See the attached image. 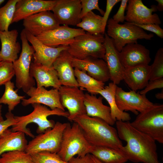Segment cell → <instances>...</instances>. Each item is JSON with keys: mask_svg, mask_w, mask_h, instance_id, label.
<instances>
[{"mask_svg": "<svg viewBox=\"0 0 163 163\" xmlns=\"http://www.w3.org/2000/svg\"><path fill=\"white\" fill-rule=\"evenodd\" d=\"M18 0H9L0 8V31L8 30L9 26L12 22Z\"/></svg>", "mask_w": 163, "mask_h": 163, "instance_id": "obj_33", "label": "cell"}, {"mask_svg": "<svg viewBox=\"0 0 163 163\" xmlns=\"http://www.w3.org/2000/svg\"><path fill=\"white\" fill-rule=\"evenodd\" d=\"M31 155L34 163H70L63 160L56 153L43 151Z\"/></svg>", "mask_w": 163, "mask_h": 163, "instance_id": "obj_36", "label": "cell"}, {"mask_svg": "<svg viewBox=\"0 0 163 163\" xmlns=\"http://www.w3.org/2000/svg\"><path fill=\"white\" fill-rule=\"evenodd\" d=\"M155 96L156 98L158 99H163V89L161 92L155 94Z\"/></svg>", "mask_w": 163, "mask_h": 163, "instance_id": "obj_46", "label": "cell"}, {"mask_svg": "<svg viewBox=\"0 0 163 163\" xmlns=\"http://www.w3.org/2000/svg\"><path fill=\"white\" fill-rule=\"evenodd\" d=\"M6 119L0 122V137L6 129L15 125L17 122L12 112H8L5 115Z\"/></svg>", "mask_w": 163, "mask_h": 163, "instance_id": "obj_39", "label": "cell"}, {"mask_svg": "<svg viewBox=\"0 0 163 163\" xmlns=\"http://www.w3.org/2000/svg\"><path fill=\"white\" fill-rule=\"evenodd\" d=\"M14 75L13 63L3 60L0 61V86L11 81Z\"/></svg>", "mask_w": 163, "mask_h": 163, "instance_id": "obj_37", "label": "cell"}, {"mask_svg": "<svg viewBox=\"0 0 163 163\" xmlns=\"http://www.w3.org/2000/svg\"><path fill=\"white\" fill-rule=\"evenodd\" d=\"M131 23L140 27L144 30L149 31L155 34L161 39L163 38V30L159 25L154 24H138Z\"/></svg>", "mask_w": 163, "mask_h": 163, "instance_id": "obj_40", "label": "cell"}, {"mask_svg": "<svg viewBox=\"0 0 163 163\" xmlns=\"http://www.w3.org/2000/svg\"><path fill=\"white\" fill-rule=\"evenodd\" d=\"M23 25L25 30L36 37L60 26L50 11L39 12L23 20Z\"/></svg>", "mask_w": 163, "mask_h": 163, "instance_id": "obj_17", "label": "cell"}, {"mask_svg": "<svg viewBox=\"0 0 163 163\" xmlns=\"http://www.w3.org/2000/svg\"><path fill=\"white\" fill-rule=\"evenodd\" d=\"M121 2L120 7L117 12L112 18L114 21L118 23H123L125 20L124 13L126 8L128 0H122Z\"/></svg>", "mask_w": 163, "mask_h": 163, "instance_id": "obj_42", "label": "cell"}, {"mask_svg": "<svg viewBox=\"0 0 163 163\" xmlns=\"http://www.w3.org/2000/svg\"><path fill=\"white\" fill-rule=\"evenodd\" d=\"M4 0H0V5L5 2Z\"/></svg>", "mask_w": 163, "mask_h": 163, "instance_id": "obj_49", "label": "cell"}, {"mask_svg": "<svg viewBox=\"0 0 163 163\" xmlns=\"http://www.w3.org/2000/svg\"><path fill=\"white\" fill-rule=\"evenodd\" d=\"M0 163H34L30 155L25 151L15 150L3 153Z\"/></svg>", "mask_w": 163, "mask_h": 163, "instance_id": "obj_34", "label": "cell"}, {"mask_svg": "<svg viewBox=\"0 0 163 163\" xmlns=\"http://www.w3.org/2000/svg\"><path fill=\"white\" fill-rule=\"evenodd\" d=\"M72 56L67 50L62 51L53 64L62 85L78 87L72 65Z\"/></svg>", "mask_w": 163, "mask_h": 163, "instance_id": "obj_22", "label": "cell"}, {"mask_svg": "<svg viewBox=\"0 0 163 163\" xmlns=\"http://www.w3.org/2000/svg\"><path fill=\"white\" fill-rule=\"evenodd\" d=\"M85 33L81 28L62 25L44 32L36 37L45 45L56 47L61 45H69L72 42L75 37Z\"/></svg>", "mask_w": 163, "mask_h": 163, "instance_id": "obj_14", "label": "cell"}, {"mask_svg": "<svg viewBox=\"0 0 163 163\" xmlns=\"http://www.w3.org/2000/svg\"><path fill=\"white\" fill-rule=\"evenodd\" d=\"M76 26L92 34H104L105 33L103 28L102 17L95 14L92 11L83 17Z\"/></svg>", "mask_w": 163, "mask_h": 163, "instance_id": "obj_30", "label": "cell"}, {"mask_svg": "<svg viewBox=\"0 0 163 163\" xmlns=\"http://www.w3.org/2000/svg\"><path fill=\"white\" fill-rule=\"evenodd\" d=\"M4 92L0 98V104H3L8 105V112H11L20 102L25 98V96L19 95L17 90H14V83L11 81L5 84Z\"/></svg>", "mask_w": 163, "mask_h": 163, "instance_id": "obj_32", "label": "cell"}, {"mask_svg": "<svg viewBox=\"0 0 163 163\" xmlns=\"http://www.w3.org/2000/svg\"><path fill=\"white\" fill-rule=\"evenodd\" d=\"M163 78L149 81L146 87L142 90L139 92L142 95H146L149 91L158 88H163Z\"/></svg>", "mask_w": 163, "mask_h": 163, "instance_id": "obj_41", "label": "cell"}, {"mask_svg": "<svg viewBox=\"0 0 163 163\" xmlns=\"http://www.w3.org/2000/svg\"><path fill=\"white\" fill-rule=\"evenodd\" d=\"M104 34L88 32L78 36L68 46L67 51L73 58L79 59L95 58L103 59L105 50Z\"/></svg>", "mask_w": 163, "mask_h": 163, "instance_id": "obj_5", "label": "cell"}, {"mask_svg": "<svg viewBox=\"0 0 163 163\" xmlns=\"http://www.w3.org/2000/svg\"><path fill=\"white\" fill-rule=\"evenodd\" d=\"M69 162L70 163H94L92 156L90 154H87L83 157H74Z\"/></svg>", "mask_w": 163, "mask_h": 163, "instance_id": "obj_44", "label": "cell"}, {"mask_svg": "<svg viewBox=\"0 0 163 163\" xmlns=\"http://www.w3.org/2000/svg\"><path fill=\"white\" fill-rule=\"evenodd\" d=\"M119 56L124 68L149 65L151 61L149 50L137 43L126 45L119 52Z\"/></svg>", "mask_w": 163, "mask_h": 163, "instance_id": "obj_18", "label": "cell"}, {"mask_svg": "<svg viewBox=\"0 0 163 163\" xmlns=\"http://www.w3.org/2000/svg\"><path fill=\"white\" fill-rule=\"evenodd\" d=\"M30 97L24 98L21 104L26 106L30 104H39L49 107L51 110L59 108L65 111L60 101L59 90L56 89L47 90L44 87L30 88L26 93Z\"/></svg>", "mask_w": 163, "mask_h": 163, "instance_id": "obj_16", "label": "cell"}, {"mask_svg": "<svg viewBox=\"0 0 163 163\" xmlns=\"http://www.w3.org/2000/svg\"><path fill=\"white\" fill-rule=\"evenodd\" d=\"M149 81L163 78V48L157 51L153 63L150 66Z\"/></svg>", "mask_w": 163, "mask_h": 163, "instance_id": "obj_35", "label": "cell"}, {"mask_svg": "<svg viewBox=\"0 0 163 163\" xmlns=\"http://www.w3.org/2000/svg\"><path fill=\"white\" fill-rule=\"evenodd\" d=\"M74 73L78 87L85 89L91 94H97L104 88V83L94 78L84 70L74 68Z\"/></svg>", "mask_w": 163, "mask_h": 163, "instance_id": "obj_31", "label": "cell"}, {"mask_svg": "<svg viewBox=\"0 0 163 163\" xmlns=\"http://www.w3.org/2000/svg\"><path fill=\"white\" fill-rule=\"evenodd\" d=\"M125 16L126 22L138 24H154L159 25L161 22L156 14V5L149 8L144 5L141 0H128Z\"/></svg>", "mask_w": 163, "mask_h": 163, "instance_id": "obj_12", "label": "cell"}, {"mask_svg": "<svg viewBox=\"0 0 163 163\" xmlns=\"http://www.w3.org/2000/svg\"><path fill=\"white\" fill-rule=\"evenodd\" d=\"M58 90L61 103L68 110L69 121H73L77 116L86 114L84 104L85 94L78 87L62 85Z\"/></svg>", "mask_w": 163, "mask_h": 163, "instance_id": "obj_10", "label": "cell"}, {"mask_svg": "<svg viewBox=\"0 0 163 163\" xmlns=\"http://www.w3.org/2000/svg\"><path fill=\"white\" fill-rule=\"evenodd\" d=\"M2 105L0 104V122L4 120L2 115Z\"/></svg>", "mask_w": 163, "mask_h": 163, "instance_id": "obj_47", "label": "cell"}, {"mask_svg": "<svg viewBox=\"0 0 163 163\" xmlns=\"http://www.w3.org/2000/svg\"><path fill=\"white\" fill-rule=\"evenodd\" d=\"M30 73L36 81L37 87H52L59 90L62 86L57 72L53 67L49 68L40 64L31 62Z\"/></svg>", "mask_w": 163, "mask_h": 163, "instance_id": "obj_23", "label": "cell"}, {"mask_svg": "<svg viewBox=\"0 0 163 163\" xmlns=\"http://www.w3.org/2000/svg\"><path fill=\"white\" fill-rule=\"evenodd\" d=\"M104 37L105 52L103 59L106 63L109 69L110 79L117 85L123 80V73L124 68L120 62L119 52L115 47L112 39L106 33H105Z\"/></svg>", "mask_w": 163, "mask_h": 163, "instance_id": "obj_21", "label": "cell"}, {"mask_svg": "<svg viewBox=\"0 0 163 163\" xmlns=\"http://www.w3.org/2000/svg\"><path fill=\"white\" fill-rule=\"evenodd\" d=\"M72 62L74 68L86 71L96 80L104 83L110 79L109 69L103 59L91 58L79 59L72 57Z\"/></svg>", "mask_w": 163, "mask_h": 163, "instance_id": "obj_19", "label": "cell"}, {"mask_svg": "<svg viewBox=\"0 0 163 163\" xmlns=\"http://www.w3.org/2000/svg\"><path fill=\"white\" fill-rule=\"evenodd\" d=\"M2 60L1 59V58L0 57V61H2Z\"/></svg>", "mask_w": 163, "mask_h": 163, "instance_id": "obj_50", "label": "cell"}, {"mask_svg": "<svg viewBox=\"0 0 163 163\" xmlns=\"http://www.w3.org/2000/svg\"><path fill=\"white\" fill-rule=\"evenodd\" d=\"M67 123L57 122L52 129L35 136L28 143L25 151L30 155L43 151L57 153Z\"/></svg>", "mask_w": 163, "mask_h": 163, "instance_id": "obj_9", "label": "cell"}, {"mask_svg": "<svg viewBox=\"0 0 163 163\" xmlns=\"http://www.w3.org/2000/svg\"><path fill=\"white\" fill-rule=\"evenodd\" d=\"M24 31L28 41L34 50L33 57L34 62L49 68L53 67L54 62L60 53L68 49V45H61L56 47L47 46L28 31L25 30Z\"/></svg>", "mask_w": 163, "mask_h": 163, "instance_id": "obj_13", "label": "cell"}, {"mask_svg": "<svg viewBox=\"0 0 163 163\" xmlns=\"http://www.w3.org/2000/svg\"><path fill=\"white\" fill-rule=\"evenodd\" d=\"M31 105L34 110L29 114L22 116H14L17 122L12 126L11 129L12 131L21 132L33 138L35 136L30 129L27 128L29 123H34L38 125L36 132L39 134L52 129L54 126L55 122L53 120H48V116L56 115L67 118L69 115L68 111L59 108L51 110L45 105L39 104H33Z\"/></svg>", "mask_w": 163, "mask_h": 163, "instance_id": "obj_3", "label": "cell"}, {"mask_svg": "<svg viewBox=\"0 0 163 163\" xmlns=\"http://www.w3.org/2000/svg\"><path fill=\"white\" fill-rule=\"evenodd\" d=\"M92 147L86 139L77 123L74 122L71 125L67 123L57 154L63 160L69 162L76 155L81 157L90 154Z\"/></svg>", "mask_w": 163, "mask_h": 163, "instance_id": "obj_4", "label": "cell"}, {"mask_svg": "<svg viewBox=\"0 0 163 163\" xmlns=\"http://www.w3.org/2000/svg\"><path fill=\"white\" fill-rule=\"evenodd\" d=\"M22 42L21 51L18 59L13 62L16 76V86L18 89H22L26 93L35 85V80L30 73L31 59L34 50L28 41L23 29L20 34Z\"/></svg>", "mask_w": 163, "mask_h": 163, "instance_id": "obj_8", "label": "cell"}, {"mask_svg": "<svg viewBox=\"0 0 163 163\" xmlns=\"http://www.w3.org/2000/svg\"><path fill=\"white\" fill-rule=\"evenodd\" d=\"M81 10L80 17L81 19L88 13L94 9L98 10L102 15L104 11L100 8L98 5V0H80Z\"/></svg>", "mask_w": 163, "mask_h": 163, "instance_id": "obj_38", "label": "cell"}, {"mask_svg": "<svg viewBox=\"0 0 163 163\" xmlns=\"http://www.w3.org/2000/svg\"><path fill=\"white\" fill-rule=\"evenodd\" d=\"M28 142L25 134L20 131L5 130L0 137V158L3 153L15 150L25 151Z\"/></svg>", "mask_w": 163, "mask_h": 163, "instance_id": "obj_27", "label": "cell"}, {"mask_svg": "<svg viewBox=\"0 0 163 163\" xmlns=\"http://www.w3.org/2000/svg\"><path fill=\"white\" fill-rule=\"evenodd\" d=\"M107 25V34L112 39L119 52L127 44L137 43L139 39L151 40L154 37L153 34H148L140 27L130 23L126 22L120 24L112 18L108 20Z\"/></svg>", "mask_w": 163, "mask_h": 163, "instance_id": "obj_6", "label": "cell"}, {"mask_svg": "<svg viewBox=\"0 0 163 163\" xmlns=\"http://www.w3.org/2000/svg\"><path fill=\"white\" fill-rule=\"evenodd\" d=\"M130 124L138 130L163 143V105L156 103L137 115Z\"/></svg>", "mask_w": 163, "mask_h": 163, "instance_id": "obj_7", "label": "cell"}, {"mask_svg": "<svg viewBox=\"0 0 163 163\" xmlns=\"http://www.w3.org/2000/svg\"><path fill=\"white\" fill-rule=\"evenodd\" d=\"M158 3V4L156 6L157 10L162 11L163 10V0H155Z\"/></svg>", "mask_w": 163, "mask_h": 163, "instance_id": "obj_45", "label": "cell"}, {"mask_svg": "<svg viewBox=\"0 0 163 163\" xmlns=\"http://www.w3.org/2000/svg\"><path fill=\"white\" fill-rule=\"evenodd\" d=\"M115 101L119 109L122 111H130L138 115L151 107L153 103L139 92L133 90L126 91L117 86L115 93Z\"/></svg>", "mask_w": 163, "mask_h": 163, "instance_id": "obj_11", "label": "cell"}, {"mask_svg": "<svg viewBox=\"0 0 163 163\" xmlns=\"http://www.w3.org/2000/svg\"><path fill=\"white\" fill-rule=\"evenodd\" d=\"M120 0H107L106 10L102 17L103 28L105 31V28L110 13L114 6Z\"/></svg>", "mask_w": 163, "mask_h": 163, "instance_id": "obj_43", "label": "cell"}, {"mask_svg": "<svg viewBox=\"0 0 163 163\" xmlns=\"http://www.w3.org/2000/svg\"><path fill=\"white\" fill-rule=\"evenodd\" d=\"M81 10L80 0H57L52 11L60 25L76 26L81 20Z\"/></svg>", "mask_w": 163, "mask_h": 163, "instance_id": "obj_15", "label": "cell"}, {"mask_svg": "<svg viewBox=\"0 0 163 163\" xmlns=\"http://www.w3.org/2000/svg\"><path fill=\"white\" fill-rule=\"evenodd\" d=\"M92 156L93 158L94 163H102V162H101L100 161H99V160H98L96 158H95L92 155Z\"/></svg>", "mask_w": 163, "mask_h": 163, "instance_id": "obj_48", "label": "cell"}, {"mask_svg": "<svg viewBox=\"0 0 163 163\" xmlns=\"http://www.w3.org/2000/svg\"><path fill=\"white\" fill-rule=\"evenodd\" d=\"M150 66L143 65L124 68L122 78L132 90L143 89L148 84L149 79Z\"/></svg>", "mask_w": 163, "mask_h": 163, "instance_id": "obj_24", "label": "cell"}, {"mask_svg": "<svg viewBox=\"0 0 163 163\" xmlns=\"http://www.w3.org/2000/svg\"><path fill=\"white\" fill-rule=\"evenodd\" d=\"M84 104L87 115L100 118L111 126L115 123L111 117L110 107L103 103L102 97H97L94 95L86 93Z\"/></svg>", "mask_w": 163, "mask_h": 163, "instance_id": "obj_26", "label": "cell"}, {"mask_svg": "<svg viewBox=\"0 0 163 163\" xmlns=\"http://www.w3.org/2000/svg\"><path fill=\"white\" fill-rule=\"evenodd\" d=\"M18 34L16 29L0 31V57L2 60L13 63L18 59V54L21 50L20 44L17 41Z\"/></svg>", "mask_w": 163, "mask_h": 163, "instance_id": "obj_25", "label": "cell"}, {"mask_svg": "<svg viewBox=\"0 0 163 163\" xmlns=\"http://www.w3.org/2000/svg\"><path fill=\"white\" fill-rule=\"evenodd\" d=\"M117 85L113 82L110 83L104 88L99 91L98 94L101 95L108 102L110 110L112 119L116 121H128L131 119L130 114L120 110L118 108L115 101V93Z\"/></svg>", "mask_w": 163, "mask_h": 163, "instance_id": "obj_28", "label": "cell"}, {"mask_svg": "<svg viewBox=\"0 0 163 163\" xmlns=\"http://www.w3.org/2000/svg\"><path fill=\"white\" fill-rule=\"evenodd\" d=\"M57 0H18L12 23L17 22L37 13L52 11Z\"/></svg>", "mask_w": 163, "mask_h": 163, "instance_id": "obj_20", "label": "cell"}, {"mask_svg": "<svg viewBox=\"0 0 163 163\" xmlns=\"http://www.w3.org/2000/svg\"><path fill=\"white\" fill-rule=\"evenodd\" d=\"M73 122L79 126L91 145L122 149L123 144L116 129L102 119L85 114L77 116Z\"/></svg>", "mask_w": 163, "mask_h": 163, "instance_id": "obj_2", "label": "cell"}, {"mask_svg": "<svg viewBox=\"0 0 163 163\" xmlns=\"http://www.w3.org/2000/svg\"><path fill=\"white\" fill-rule=\"evenodd\" d=\"M90 154L102 163H126L128 161L120 149L92 146Z\"/></svg>", "mask_w": 163, "mask_h": 163, "instance_id": "obj_29", "label": "cell"}, {"mask_svg": "<svg viewBox=\"0 0 163 163\" xmlns=\"http://www.w3.org/2000/svg\"><path fill=\"white\" fill-rule=\"evenodd\" d=\"M115 124L119 139L126 142L121 150L128 160L135 163H160L154 139L134 128L129 121H116Z\"/></svg>", "mask_w": 163, "mask_h": 163, "instance_id": "obj_1", "label": "cell"}]
</instances>
